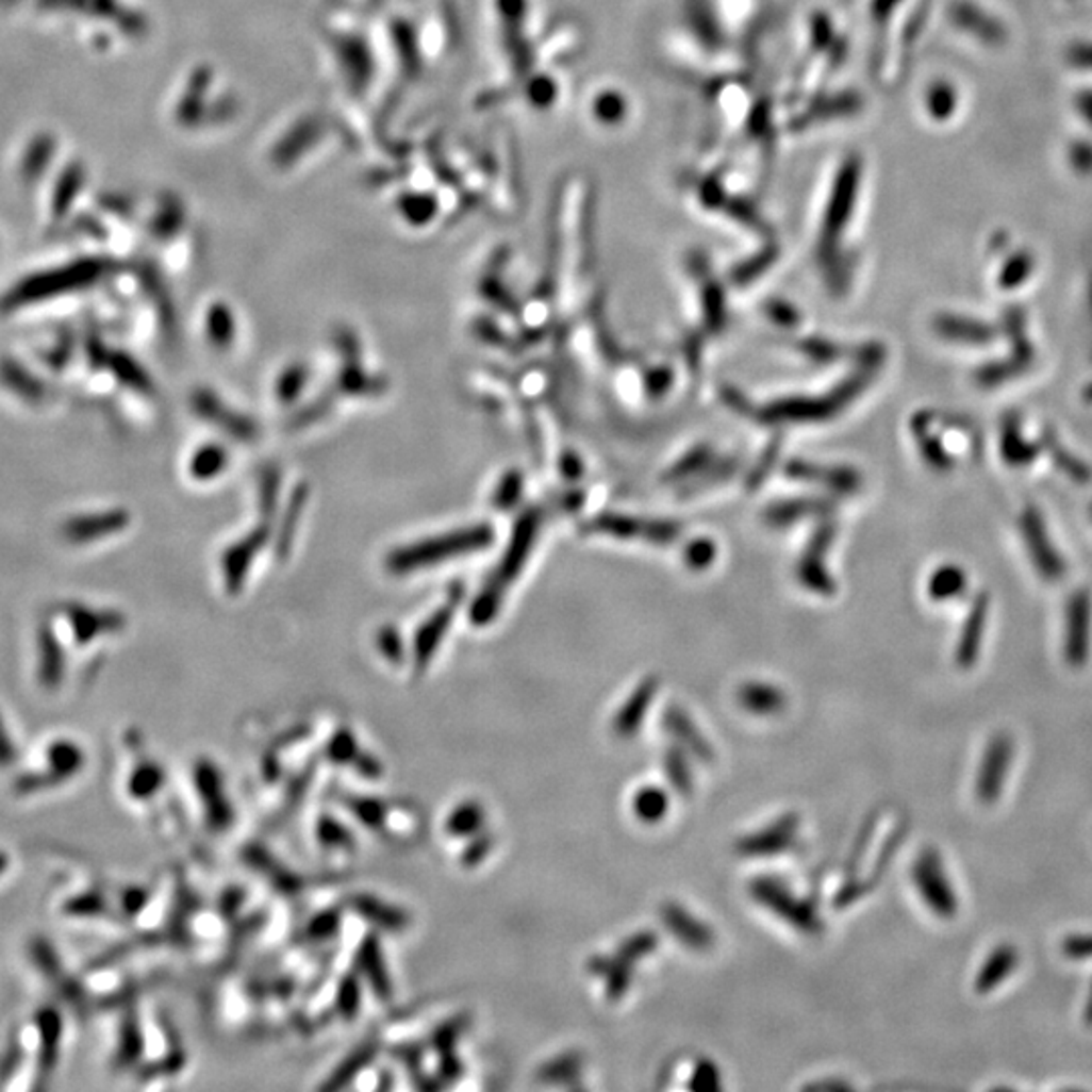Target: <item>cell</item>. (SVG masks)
<instances>
[{
	"label": "cell",
	"instance_id": "cell-24",
	"mask_svg": "<svg viewBox=\"0 0 1092 1092\" xmlns=\"http://www.w3.org/2000/svg\"><path fill=\"white\" fill-rule=\"evenodd\" d=\"M225 464H227V453L222 451L221 447L209 445L195 453L191 471H193V476H197V480H211L215 474L221 471Z\"/></svg>",
	"mask_w": 1092,
	"mask_h": 1092
},
{
	"label": "cell",
	"instance_id": "cell-18",
	"mask_svg": "<svg viewBox=\"0 0 1092 1092\" xmlns=\"http://www.w3.org/2000/svg\"><path fill=\"white\" fill-rule=\"evenodd\" d=\"M195 404H197L199 415H204V417H206V419H211L213 424L222 425V427H225V431H229L231 435H235V437H245V440L253 437V433H255L253 425L249 424L245 417L233 415V413H231L229 409H225V407H222V404L219 403L213 395H209V393H199V395H197V399H195Z\"/></svg>",
	"mask_w": 1092,
	"mask_h": 1092
},
{
	"label": "cell",
	"instance_id": "cell-31",
	"mask_svg": "<svg viewBox=\"0 0 1092 1092\" xmlns=\"http://www.w3.org/2000/svg\"><path fill=\"white\" fill-rule=\"evenodd\" d=\"M1064 950H1066V955H1071L1074 959L1091 957L1092 937H1089V934H1076V937H1071V939L1064 943Z\"/></svg>",
	"mask_w": 1092,
	"mask_h": 1092
},
{
	"label": "cell",
	"instance_id": "cell-7",
	"mask_svg": "<svg viewBox=\"0 0 1092 1092\" xmlns=\"http://www.w3.org/2000/svg\"><path fill=\"white\" fill-rule=\"evenodd\" d=\"M53 624L60 629L65 644H73V647H89L96 642L105 640L114 633L123 629V615L112 609H96L83 603H67L61 606L55 615H51Z\"/></svg>",
	"mask_w": 1092,
	"mask_h": 1092
},
{
	"label": "cell",
	"instance_id": "cell-32",
	"mask_svg": "<svg viewBox=\"0 0 1092 1092\" xmlns=\"http://www.w3.org/2000/svg\"><path fill=\"white\" fill-rule=\"evenodd\" d=\"M1071 61L1080 69H1092V43H1076L1071 49Z\"/></svg>",
	"mask_w": 1092,
	"mask_h": 1092
},
{
	"label": "cell",
	"instance_id": "cell-13",
	"mask_svg": "<svg viewBox=\"0 0 1092 1092\" xmlns=\"http://www.w3.org/2000/svg\"><path fill=\"white\" fill-rule=\"evenodd\" d=\"M1013 745L1006 734H999L991 739L990 745L986 748V757L977 775V795L983 804H991L997 799L999 791L1004 788V779L1008 775Z\"/></svg>",
	"mask_w": 1092,
	"mask_h": 1092
},
{
	"label": "cell",
	"instance_id": "cell-21",
	"mask_svg": "<svg viewBox=\"0 0 1092 1092\" xmlns=\"http://www.w3.org/2000/svg\"><path fill=\"white\" fill-rule=\"evenodd\" d=\"M484 826V809L480 804L464 801L458 808L451 809L444 822V833L453 840H460L462 835H471L476 828Z\"/></svg>",
	"mask_w": 1092,
	"mask_h": 1092
},
{
	"label": "cell",
	"instance_id": "cell-22",
	"mask_svg": "<svg viewBox=\"0 0 1092 1092\" xmlns=\"http://www.w3.org/2000/svg\"><path fill=\"white\" fill-rule=\"evenodd\" d=\"M20 761H22V750H20L17 734L11 727L9 718L4 716V712L0 710V771H15L19 767Z\"/></svg>",
	"mask_w": 1092,
	"mask_h": 1092
},
{
	"label": "cell",
	"instance_id": "cell-29",
	"mask_svg": "<svg viewBox=\"0 0 1092 1092\" xmlns=\"http://www.w3.org/2000/svg\"><path fill=\"white\" fill-rule=\"evenodd\" d=\"M303 383H305V373H303V368H300V366L289 368V370L283 375L282 381H280V388H278L280 399H282V401L283 399H285V401L296 399V395L302 391Z\"/></svg>",
	"mask_w": 1092,
	"mask_h": 1092
},
{
	"label": "cell",
	"instance_id": "cell-3",
	"mask_svg": "<svg viewBox=\"0 0 1092 1092\" xmlns=\"http://www.w3.org/2000/svg\"><path fill=\"white\" fill-rule=\"evenodd\" d=\"M103 274V263L94 260L61 265L55 269L37 271L27 278H22L17 285H13L0 300V308L4 312H15L22 308L39 305V303L51 302L53 298H60L71 292H80L83 287L92 285Z\"/></svg>",
	"mask_w": 1092,
	"mask_h": 1092
},
{
	"label": "cell",
	"instance_id": "cell-11",
	"mask_svg": "<svg viewBox=\"0 0 1092 1092\" xmlns=\"http://www.w3.org/2000/svg\"><path fill=\"white\" fill-rule=\"evenodd\" d=\"M195 791L199 795L202 815L211 828L225 829L233 822V806L227 799L225 783H222L221 771L201 759L195 765Z\"/></svg>",
	"mask_w": 1092,
	"mask_h": 1092
},
{
	"label": "cell",
	"instance_id": "cell-9",
	"mask_svg": "<svg viewBox=\"0 0 1092 1092\" xmlns=\"http://www.w3.org/2000/svg\"><path fill=\"white\" fill-rule=\"evenodd\" d=\"M33 653V674L39 690L47 694L60 692L69 674V647L51 617L37 626Z\"/></svg>",
	"mask_w": 1092,
	"mask_h": 1092
},
{
	"label": "cell",
	"instance_id": "cell-8",
	"mask_svg": "<svg viewBox=\"0 0 1092 1092\" xmlns=\"http://www.w3.org/2000/svg\"><path fill=\"white\" fill-rule=\"evenodd\" d=\"M534 526H536V523L532 518H525L516 528L514 541H512V546L508 548V552L504 555L502 565L496 570L492 581L484 586L480 599L471 607V622L476 626H485L496 615L500 601H502V595H504L506 585L516 579V573L520 570V566L525 563L528 548L532 545Z\"/></svg>",
	"mask_w": 1092,
	"mask_h": 1092
},
{
	"label": "cell",
	"instance_id": "cell-28",
	"mask_svg": "<svg viewBox=\"0 0 1092 1092\" xmlns=\"http://www.w3.org/2000/svg\"><path fill=\"white\" fill-rule=\"evenodd\" d=\"M635 806H638V813H640L642 817H646V820H658V817H660V813H662L664 808H666V799H664V795H662L660 791H646V793H642V795L638 797Z\"/></svg>",
	"mask_w": 1092,
	"mask_h": 1092
},
{
	"label": "cell",
	"instance_id": "cell-33",
	"mask_svg": "<svg viewBox=\"0 0 1092 1092\" xmlns=\"http://www.w3.org/2000/svg\"><path fill=\"white\" fill-rule=\"evenodd\" d=\"M1076 110L1092 128V89H1082L1076 96Z\"/></svg>",
	"mask_w": 1092,
	"mask_h": 1092
},
{
	"label": "cell",
	"instance_id": "cell-34",
	"mask_svg": "<svg viewBox=\"0 0 1092 1092\" xmlns=\"http://www.w3.org/2000/svg\"><path fill=\"white\" fill-rule=\"evenodd\" d=\"M15 866V858L6 848H0V880H4Z\"/></svg>",
	"mask_w": 1092,
	"mask_h": 1092
},
{
	"label": "cell",
	"instance_id": "cell-23",
	"mask_svg": "<svg viewBox=\"0 0 1092 1092\" xmlns=\"http://www.w3.org/2000/svg\"><path fill=\"white\" fill-rule=\"evenodd\" d=\"M927 107H929L930 116L937 118V120L949 118L950 114L955 112V107H957V92H955V87L947 83V81H937L932 87H929Z\"/></svg>",
	"mask_w": 1092,
	"mask_h": 1092
},
{
	"label": "cell",
	"instance_id": "cell-1",
	"mask_svg": "<svg viewBox=\"0 0 1092 1092\" xmlns=\"http://www.w3.org/2000/svg\"><path fill=\"white\" fill-rule=\"evenodd\" d=\"M65 1042V1010L57 1004H43L31 1011L11 1033L6 1054L0 1060V1089L27 1071L31 1089H43L57 1071Z\"/></svg>",
	"mask_w": 1092,
	"mask_h": 1092
},
{
	"label": "cell",
	"instance_id": "cell-20",
	"mask_svg": "<svg viewBox=\"0 0 1092 1092\" xmlns=\"http://www.w3.org/2000/svg\"><path fill=\"white\" fill-rule=\"evenodd\" d=\"M262 534L255 532L247 541H243L242 545L233 546L227 552V557H225V573L227 575L225 577H227L229 589H237V586L242 585L247 565H249V561H253L255 552L262 546Z\"/></svg>",
	"mask_w": 1092,
	"mask_h": 1092
},
{
	"label": "cell",
	"instance_id": "cell-10",
	"mask_svg": "<svg viewBox=\"0 0 1092 1092\" xmlns=\"http://www.w3.org/2000/svg\"><path fill=\"white\" fill-rule=\"evenodd\" d=\"M130 514L121 508L71 514L61 523L60 536L71 546H87L126 530Z\"/></svg>",
	"mask_w": 1092,
	"mask_h": 1092
},
{
	"label": "cell",
	"instance_id": "cell-30",
	"mask_svg": "<svg viewBox=\"0 0 1092 1092\" xmlns=\"http://www.w3.org/2000/svg\"><path fill=\"white\" fill-rule=\"evenodd\" d=\"M1072 168L1080 175H1092V144L1091 142H1074L1069 152Z\"/></svg>",
	"mask_w": 1092,
	"mask_h": 1092
},
{
	"label": "cell",
	"instance_id": "cell-17",
	"mask_svg": "<svg viewBox=\"0 0 1092 1092\" xmlns=\"http://www.w3.org/2000/svg\"><path fill=\"white\" fill-rule=\"evenodd\" d=\"M0 384L9 393L17 395V399L24 403L39 404L47 397V388L43 381L37 379L27 366H22L13 359H4L0 363Z\"/></svg>",
	"mask_w": 1092,
	"mask_h": 1092
},
{
	"label": "cell",
	"instance_id": "cell-5",
	"mask_svg": "<svg viewBox=\"0 0 1092 1092\" xmlns=\"http://www.w3.org/2000/svg\"><path fill=\"white\" fill-rule=\"evenodd\" d=\"M27 957L47 988L55 993L61 1006L78 1011H85L92 1006V990L67 970L60 949L49 937L33 934L27 943Z\"/></svg>",
	"mask_w": 1092,
	"mask_h": 1092
},
{
	"label": "cell",
	"instance_id": "cell-12",
	"mask_svg": "<svg viewBox=\"0 0 1092 1092\" xmlns=\"http://www.w3.org/2000/svg\"><path fill=\"white\" fill-rule=\"evenodd\" d=\"M914 878H916V887L921 890V894L930 909L943 919L955 916L957 896L950 889L949 878L945 876V870L941 866V860L934 851L925 854L916 862Z\"/></svg>",
	"mask_w": 1092,
	"mask_h": 1092
},
{
	"label": "cell",
	"instance_id": "cell-6",
	"mask_svg": "<svg viewBox=\"0 0 1092 1092\" xmlns=\"http://www.w3.org/2000/svg\"><path fill=\"white\" fill-rule=\"evenodd\" d=\"M130 743L126 745L128 750V768L121 777V791L123 797L140 808H152L161 799L166 789V771L159 763L156 757H152L146 745L142 743L140 734H128Z\"/></svg>",
	"mask_w": 1092,
	"mask_h": 1092
},
{
	"label": "cell",
	"instance_id": "cell-2",
	"mask_svg": "<svg viewBox=\"0 0 1092 1092\" xmlns=\"http://www.w3.org/2000/svg\"><path fill=\"white\" fill-rule=\"evenodd\" d=\"M89 765V755L78 739L57 734L47 739L33 759L15 768L13 793L17 797H37L78 781Z\"/></svg>",
	"mask_w": 1092,
	"mask_h": 1092
},
{
	"label": "cell",
	"instance_id": "cell-19",
	"mask_svg": "<svg viewBox=\"0 0 1092 1092\" xmlns=\"http://www.w3.org/2000/svg\"><path fill=\"white\" fill-rule=\"evenodd\" d=\"M1017 965V953L1013 947H999V949L993 950L983 970L977 973V979H975V990L979 993H988V991L997 988L1011 971L1015 970Z\"/></svg>",
	"mask_w": 1092,
	"mask_h": 1092
},
{
	"label": "cell",
	"instance_id": "cell-25",
	"mask_svg": "<svg viewBox=\"0 0 1092 1092\" xmlns=\"http://www.w3.org/2000/svg\"><path fill=\"white\" fill-rule=\"evenodd\" d=\"M80 168H73V166L67 168V172L63 175L60 186L55 188V195H53V213L55 215L63 213L69 206V201L78 195V191H80Z\"/></svg>",
	"mask_w": 1092,
	"mask_h": 1092
},
{
	"label": "cell",
	"instance_id": "cell-14",
	"mask_svg": "<svg viewBox=\"0 0 1092 1092\" xmlns=\"http://www.w3.org/2000/svg\"><path fill=\"white\" fill-rule=\"evenodd\" d=\"M950 19L961 31L970 33L971 37H975L981 43L1002 45L1004 40L1008 39L1006 27L995 17H991L988 11H983L981 6L973 4L970 0L955 2L950 9Z\"/></svg>",
	"mask_w": 1092,
	"mask_h": 1092
},
{
	"label": "cell",
	"instance_id": "cell-26",
	"mask_svg": "<svg viewBox=\"0 0 1092 1092\" xmlns=\"http://www.w3.org/2000/svg\"><path fill=\"white\" fill-rule=\"evenodd\" d=\"M51 152H53V140L49 136H40V140L33 142V146L29 148V154L22 162V172H27L31 177L43 172V168L51 159Z\"/></svg>",
	"mask_w": 1092,
	"mask_h": 1092
},
{
	"label": "cell",
	"instance_id": "cell-16",
	"mask_svg": "<svg viewBox=\"0 0 1092 1092\" xmlns=\"http://www.w3.org/2000/svg\"><path fill=\"white\" fill-rule=\"evenodd\" d=\"M453 611H456V601H449L445 606L440 607L429 622H425V626L417 631L415 635V647H413V660H415V669L417 674H421L427 664H431L437 647L442 646V638L447 633V629L451 626V619H453Z\"/></svg>",
	"mask_w": 1092,
	"mask_h": 1092
},
{
	"label": "cell",
	"instance_id": "cell-4",
	"mask_svg": "<svg viewBox=\"0 0 1092 1092\" xmlns=\"http://www.w3.org/2000/svg\"><path fill=\"white\" fill-rule=\"evenodd\" d=\"M490 541H492V530L484 525L465 528V530H453V532H447L442 536L421 541L417 545L403 546V548L393 550L388 555L386 566L391 573L404 575L411 570H419V568L451 561L453 557H460V555L480 550L490 545Z\"/></svg>",
	"mask_w": 1092,
	"mask_h": 1092
},
{
	"label": "cell",
	"instance_id": "cell-15",
	"mask_svg": "<svg viewBox=\"0 0 1092 1092\" xmlns=\"http://www.w3.org/2000/svg\"><path fill=\"white\" fill-rule=\"evenodd\" d=\"M144 1052H146V1036H144L140 1017L136 1010H128L118 1026L112 1062L120 1071H130L140 1064Z\"/></svg>",
	"mask_w": 1092,
	"mask_h": 1092
},
{
	"label": "cell",
	"instance_id": "cell-27",
	"mask_svg": "<svg viewBox=\"0 0 1092 1092\" xmlns=\"http://www.w3.org/2000/svg\"><path fill=\"white\" fill-rule=\"evenodd\" d=\"M209 334L217 344H227L233 338V320H231V316L222 308H217V310L211 312Z\"/></svg>",
	"mask_w": 1092,
	"mask_h": 1092
}]
</instances>
